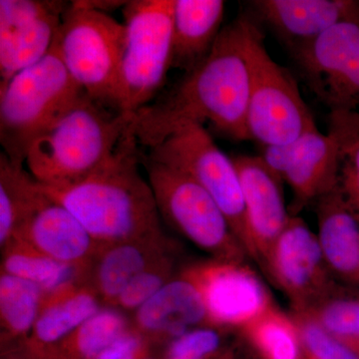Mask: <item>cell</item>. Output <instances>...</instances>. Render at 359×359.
Wrapping results in <instances>:
<instances>
[{"label":"cell","mask_w":359,"mask_h":359,"mask_svg":"<svg viewBox=\"0 0 359 359\" xmlns=\"http://www.w3.org/2000/svg\"><path fill=\"white\" fill-rule=\"evenodd\" d=\"M224 15L223 0H175L172 68L190 72L209 55Z\"/></svg>","instance_id":"obj_22"},{"label":"cell","mask_w":359,"mask_h":359,"mask_svg":"<svg viewBox=\"0 0 359 359\" xmlns=\"http://www.w3.org/2000/svg\"><path fill=\"white\" fill-rule=\"evenodd\" d=\"M54 45L36 65L0 86V143L4 154L23 167L33 142L82 98Z\"/></svg>","instance_id":"obj_4"},{"label":"cell","mask_w":359,"mask_h":359,"mask_svg":"<svg viewBox=\"0 0 359 359\" xmlns=\"http://www.w3.org/2000/svg\"><path fill=\"white\" fill-rule=\"evenodd\" d=\"M344 341H346L349 346H353L355 349L356 353L359 354V337L358 339L344 340Z\"/></svg>","instance_id":"obj_35"},{"label":"cell","mask_w":359,"mask_h":359,"mask_svg":"<svg viewBox=\"0 0 359 359\" xmlns=\"http://www.w3.org/2000/svg\"><path fill=\"white\" fill-rule=\"evenodd\" d=\"M148 150L145 156L149 159L186 174L210 194L245 250V205L240 176L233 158L218 147L204 125L187 124Z\"/></svg>","instance_id":"obj_9"},{"label":"cell","mask_w":359,"mask_h":359,"mask_svg":"<svg viewBox=\"0 0 359 359\" xmlns=\"http://www.w3.org/2000/svg\"><path fill=\"white\" fill-rule=\"evenodd\" d=\"M69 4L0 0V86L50 51Z\"/></svg>","instance_id":"obj_14"},{"label":"cell","mask_w":359,"mask_h":359,"mask_svg":"<svg viewBox=\"0 0 359 359\" xmlns=\"http://www.w3.org/2000/svg\"><path fill=\"white\" fill-rule=\"evenodd\" d=\"M199 290L210 327L242 330L273 306L266 285L250 266L210 259L181 269Z\"/></svg>","instance_id":"obj_11"},{"label":"cell","mask_w":359,"mask_h":359,"mask_svg":"<svg viewBox=\"0 0 359 359\" xmlns=\"http://www.w3.org/2000/svg\"><path fill=\"white\" fill-rule=\"evenodd\" d=\"M142 359H155V358H151V356H147V358H142Z\"/></svg>","instance_id":"obj_36"},{"label":"cell","mask_w":359,"mask_h":359,"mask_svg":"<svg viewBox=\"0 0 359 359\" xmlns=\"http://www.w3.org/2000/svg\"><path fill=\"white\" fill-rule=\"evenodd\" d=\"M320 242L332 276L359 287V222L339 187L316 201Z\"/></svg>","instance_id":"obj_21"},{"label":"cell","mask_w":359,"mask_h":359,"mask_svg":"<svg viewBox=\"0 0 359 359\" xmlns=\"http://www.w3.org/2000/svg\"><path fill=\"white\" fill-rule=\"evenodd\" d=\"M328 134L339 146V190L359 222V113L332 110L328 116Z\"/></svg>","instance_id":"obj_27"},{"label":"cell","mask_w":359,"mask_h":359,"mask_svg":"<svg viewBox=\"0 0 359 359\" xmlns=\"http://www.w3.org/2000/svg\"><path fill=\"white\" fill-rule=\"evenodd\" d=\"M250 87L248 131L266 146L290 143L318 128L297 80L266 51L259 26L242 18Z\"/></svg>","instance_id":"obj_6"},{"label":"cell","mask_w":359,"mask_h":359,"mask_svg":"<svg viewBox=\"0 0 359 359\" xmlns=\"http://www.w3.org/2000/svg\"><path fill=\"white\" fill-rule=\"evenodd\" d=\"M330 334L344 340L359 337V294L335 285L320 301L304 311Z\"/></svg>","instance_id":"obj_28"},{"label":"cell","mask_w":359,"mask_h":359,"mask_svg":"<svg viewBox=\"0 0 359 359\" xmlns=\"http://www.w3.org/2000/svg\"><path fill=\"white\" fill-rule=\"evenodd\" d=\"M140 146L134 135L96 174L71 185L42 191L66 209L98 244L134 240L162 231L160 212L148 180L139 173Z\"/></svg>","instance_id":"obj_2"},{"label":"cell","mask_w":359,"mask_h":359,"mask_svg":"<svg viewBox=\"0 0 359 359\" xmlns=\"http://www.w3.org/2000/svg\"><path fill=\"white\" fill-rule=\"evenodd\" d=\"M131 122L84 94L33 142L25 160L29 174L48 187L88 178L114 159L132 135Z\"/></svg>","instance_id":"obj_3"},{"label":"cell","mask_w":359,"mask_h":359,"mask_svg":"<svg viewBox=\"0 0 359 359\" xmlns=\"http://www.w3.org/2000/svg\"><path fill=\"white\" fill-rule=\"evenodd\" d=\"M46 294L37 285L0 271L1 351L25 346Z\"/></svg>","instance_id":"obj_23"},{"label":"cell","mask_w":359,"mask_h":359,"mask_svg":"<svg viewBox=\"0 0 359 359\" xmlns=\"http://www.w3.org/2000/svg\"><path fill=\"white\" fill-rule=\"evenodd\" d=\"M46 256L88 275L101 245L74 215L42 191L32 175L26 185L22 214L15 235Z\"/></svg>","instance_id":"obj_12"},{"label":"cell","mask_w":359,"mask_h":359,"mask_svg":"<svg viewBox=\"0 0 359 359\" xmlns=\"http://www.w3.org/2000/svg\"><path fill=\"white\" fill-rule=\"evenodd\" d=\"M240 332L261 359H306L294 318L276 304Z\"/></svg>","instance_id":"obj_26"},{"label":"cell","mask_w":359,"mask_h":359,"mask_svg":"<svg viewBox=\"0 0 359 359\" xmlns=\"http://www.w3.org/2000/svg\"><path fill=\"white\" fill-rule=\"evenodd\" d=\"M250 6L290 50L359 16V1L353 0H256Z\"/></svg>","instance_id":"obj_19"},{"label":"cell","mask_w":359,"mask_h":359,"mask_svg":"<svg viewBox=\"0 0 359 359\" xmlns=\"http://www.w3.org/2000/svg\"><path fill=\"white\" fill-rule=\"evenodd\" d=\"M132 325L155 346H167L194 328L210 327L199 290L181 273L135 311Z\"/></svg>","instance_id":"obj_17"},{"label":"cell","mask_w":359,"mask_h":359,"mask_svg":"<svg viewBox=\"0 0 359 359\" xmlns=\"http://www.w3.org/2000/svg\"><path fill=\"white\" fill-rule=\"evenodd\" d=\"M163 359H235L224 339L223 330L212 327L194 328L164 346Z\"/></svg>","instance_id":"obj_31"},{"label":"cell","mask_w":359,"mask_h":359,"mask_svg":"<svg viewBox=\"0 0 359 359\" xmlns=\"http://www.w3.org/2000/svg\"><path fill=\"white\" fill-rule=\"evenodd\" d=\"M292 318L299 328L306 356L311 359H359V354L344 339L330 334L309 314L295 313Z\"/></svg>","instance_id":"obj_32"},{"label":"cell","mask_w":359,"mask_h":359,"mask_svg":"<svg viewBox=\"0 0 359 359\" xmlns=\"http://www.w3.org/2000/svg\"><path fill=\"white\" fill-rule=\"evenodd\" d=\"M30 174L0 155V249L15 235L22 214L26 185Z\"/></svg>","instance_id":"obj_29"},{"label":"cell","mask_w":359,"mask_h":359,"mask_svg":"<svg viewBox=\"0 0 359 359\" xmlns=\"http://www.w3.org/2000/svg\"><path fill=\"white\" fill-rule=\"evenodd\" d=\"M261 157L292 189V216L339 186V146L332 135L318 128L290 143L266 146Z\"/></svg>","instance_id":"obj_15"},{"label":"cell","mask_w":359,"mask_h":359,"mask_svg":"<svg viewBox=\"0 0 359 359\" xmlns=\"http://www.w3.org/2000/svg\"><path fill=\"white\" fill-rule=\"evenodd\" d=\"M242 185L245 205V250L264 266L273 245L292 215L285 208L283 180L261 156L233 157Z\"/></svg>","instance_id":"obj_16"},{"label":"cell","mask_w":359,"mask_h":359,"mask_svg":"<svg viewBox=\"0 0 359 359\" xmlns=\"http://www.w3.org/2000/svg\"><path fill=\"white\" fill-rule=\"evenodd\" d=\"M1 359H32L23 347L7 349L2 351Z\"/></svg>","instance_id":"obj_34"},{"label":"cell","mask_w":359,"mask_h":359,"mask_svg":"<svg viewBox=\"0 0 359 359\" xmlns=\"http://www.w3.org/2000/svg\"><path fill=\"white\" fill-rule=\"evenodd\" d=\"M263 268L287 295L294 311L311 309L337 285L318 235L304 219L292 215Z\"/></svg>","instance_id":"obj_13"},{"label":"cell","mask_w":359,"mask_h":359,"mask_svg":"<svg viewBox=\"0 0 359 359\" xmlns=\"http://www.w3.org/2000/svg\"><path fill=\"white\" fill-rule=\"evenodd\" d=\"M175 0H133L123 11L126 29L118 112L132 118L166 81L173 61Z\"/></svg>","instance_id":"obj_7"},{"label":"cell","mask_w":359,"mask_h":359,"mask_svg":"<svg viewBox=\"0 0 359 359\" xmlns=\"http://www.w3.org/2000/svg\"><path fill=\"white\" fill-rule=\"evenodd\" d=\"M176 252L149 266L128 283L116 301L115 308L134 313L178 275Z\"/></svg>","instance_id":"obj_30"},{"label":"cell","mask_w":359,"mask_h":359,"mask_svg":"<svg viewBox=\"0 0 359 359\" xmlns=\"http://www.w3.org/2000/svg\"><path fill=\"white\" fill-rule=\"evenodd\" d=\"M250 87L241 18L223 27L209 55L166 96L135 113L132 134L149 149L187 124L209 121L229 138L250 140Z\"/></svg>","instance_id":"obj_1"},{"label":"cell","mask_w":359,"mask_h":359,"mask_svg":"<svg viewBox=\"0 0 359 359\" xmlns=\"http://www.w3.org/2000/svg\"><path fill=\"white\" fill-rule=\"evenodd\" d=\"M313 93L330 110L359 108V16L290 50Z\"/></svg>","instance_id":"obj_10"},{"label":"cell","mask_w":359,"mask_h":359,"mask_svg":"<svg viewBox=\"0 0 359 359\" xmlns=\"http://www.w3.org/2000/svg\"><path fill=\"white\" fill-rule=\"evenodd\" d=\"M160 216L192 244L223 262L248 256L228 219L210 194L182 172L141 154Z\"/></svg>","instance_id":"obj_8"},{"label":"cell","mask_w":359,"mask_h":359,"mask_svg":"<svg viewBox=\"0 0 359 359\" xmlns=\"http://www.w3.org/2000/svg\"><path fill=\"white\" fill-rule=\"evenodd\" d=\"M0 271L22 278L50 294L65 285L87 282L81 269L60 263L18 238H13L1 249Z\"/></svg>","instance_id":"obj_24"},{"label":"cell","mask_w":359,"mask_h":359,"mask_svg":"<svg viewBox=\"0 0 359 359\" xmlns=\"http://www.w3.org/2000/svg\"><path fill=\"white\" fill-rule=\"evenodd\" d=\"M306 359H311V358H308V356H306Z\"/></svg>","instance_id":"obj_37"},{"label":"cell","mask_w":359,"mask_h":359,"mask_svg":"<svg viewBox=\"0 0 359 359\" xmlns=\"http://www.w3.org/2000/svg\"><path fill=\"white\" fill-rule=\"evenodd\" d=\"M104 304L87 282H76L46 294L41 311L23 348L32 359L48 354L98 313Z\"/></svg>","instance_id":"obj_20"},{"label":"cell","mask_w":359,"mask_h":359,"mask_svg":"<svg viewBox=\"0 0 359 359\" xmlns=\"http://www.w3.org/2000/svg\"><path fill=\"white\" fill-rule=\"evenodd\" d=\"M131 325V318L126 313L115 306H104L45 359H96Z\"/></svg>","instance_id":"obj_25"},{"label":"cell","mask_w":359,"mask_h":359,"mask_svg":"<svg viewBox=\"0 0 359 359\" xmlns=\"http://www.w3.org/2000/svg\"><path fill=\"white\" fill-rule=\"evenodd\" d=\"M176 252L164 231L146 237L102 245L90 266L87 283L104 306H114L132 280L160 259Z\"/></svg>","instance_id":"obj_18"},{"label":"cell","mask_w":359,"mask_h":359,"mask_svg":"<svg viewBox=\"0 0 359 359\" xmlns=\"http://www.w3.org/2000/svg\"><path fill=\"white\" fill-rule=\"evenodd\" d=\"M152 344L133 325L100 353L96 359H142L150 356Z\"/></svg>","instance_id":"obj_33"},{"label":"cell","mask_w":359,"mask_h":359,"mask_svg":"<svg viewBox=\"0 0 359 359\" xmlns=\"http://www.w3.org/2000/svg\"><path fill=\"white\" fill-rule=\"evenodd\" d=\"M126 29L109 14L72 1L54 47L71 77L97 103L118 112Z\"/></svg>","instance_id":"obj_5"}]
</instances>
